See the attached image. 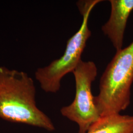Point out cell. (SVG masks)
Instances as JSON below:
<instances>
[{
  "instance_id": "277c9868",
  "label": "cell",
  "mask_w": 133,
  "mask_h": 133,
  "mask_svg": "<svg viewBox=\"0 0 133 133\" xmlns=\"http://www.w3.org/2000/svg\"><path fill=\"white\" fill-rule=\"evenodd\" d=\"M76 82V95L70 105L60 110L62 115L78 126V133H87L101 117L94 103L92 84L97 76L94 62L81 61L72 72Z\"/></svg>"
},
{
  "instance_id": "5b68a950",
  "label": "cell",
  "mask_w": 133,
  "mask_h": 133,
  "mask_svg": "<svg viewBox=\"0 0 133 133\" xmlns=\"http://www.w3.org/2000/svg\"><path fill=\"white\" fill-rule=\"evenodd\" d=\"M111 11L102 31L109 38L116 51L123 48L125 31L133 10V0H110Z\"/></svg>"
},
{
  "instance_id": "7a4b0ae2",
  "label": "cell",
  "mask_w": 133,
  "mask_h": 133,
  "mask_svg": "<svg viewBox=\"0 0 133 133\" xmlns=\"http://www.w3.org/2000/svg\"><path fill=\"white\" fill-rule=\"evenodd\" d=\"M133 82V42L116 51L100 79L94 103L101 117L118 114L131 102Z\"/></svg>"
},
{
  "instance_id": "3957f363",
  "label": "cell",
  "mask_w": 133,
  "mask_h": 133,
  "mask_svg": "<svg viewBox=\"0 0 133 133\" xmlns=\"http://www.w3.org/2000/svg\"><path fill=\"white\" fill-rule=\"evenodd\" d=\"M102 1H81L77 6L83 20L76 33L69 39L63 55L53 61L48 66L38 68L35 73L36 79L43 90L46 93H55L60 90L61 82L66 74L73 72L82 60L81 55L88 39L91 36L88 20L92 10Z\"/></svg>"
},
{
  "instance_id": "8992f818",
  "label": "cell",
  "mask_w": 133,
  "mask_h": 133,
  "mask_svg": "<svg viewBox=\"0 0 133 133\" xmlns=\"http://www.w3.org/2000/svg\"><path fill=\"white\" fill-rule=\"evenodd\" d=\"M87 133H133V115L118 114L102 116Z\"/></svg>"
},
{
  "instance_id": "6da1fadb",
  "label": "cell",
  "mask_w": 133,
  "mask_h": 133,
  "mask_svg": "<svg viewBox=\"0 0 133 133\" xmlns=\"http://www.w3.org/2000/svg\"><path fill=\"white\" fill-rule=\"evenodd\" d=\"M36 94L27 73L0 66V118L53 131L52 121L37 106Z\"/></svg>"
}]
</instances>
